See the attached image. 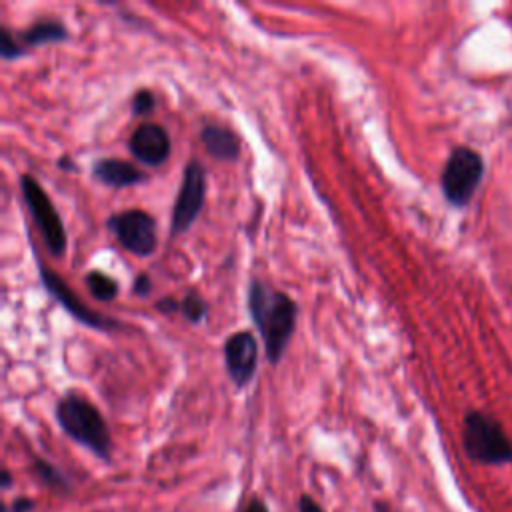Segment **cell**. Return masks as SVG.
<instances>
[{
  "label": "cell",
  "mask_w": 512,
  "mask_h": 512,
  "mask_svg": "<svg viewBox=\"0 0 512 512\" xmlns=\"http://www.w3.org/2000/svg\"><path fill=\"white\" fill-rule=\"evenodd\" d=\"M374 512H390V508L384 502H374Z\"/></svg>",
  "instance_id": "d4e9b609"
},
{
  "label": "cell",
  "mask_w": 512,
  "mask_h": 512,
  "mask_svg": "<svg viewBox=\"0 0 512 512\" xmlns=\"http://www.w3.org/2000/svg\"><path fill=\"white\" fill-rule=\"evenodd\" d=\"M108 230L116 236L118 244L134 256H150L158 244L154 218L138 208L116 212L108 218Z\"/></svg>",
  "instance_id": "ba28073f"
},
{
  "label": "cell",
  "mask_w": 512,
  "mask_h": 512,
  "mask_svg": "<svg viewBox=\"0 0 512 512\" xmlns=\"http://www.w3.org/2000/svg\"><path fill=\"white\" fill-rule=\"evenodd\" d=\"M24 52H26V50L18 44L16 36H14L8 28H2V30H0V54H2V58H4L6 62H8V60H16V58H20Z\"/></svg>",
  "instance_id": "e0dca14e"
},
{
  "label": "cell",
  "mask_w": 512,
  "mask_h": 512,
  "mask_svg": "<svg viewBox=\"0 0 512 512\" xmlns=\"http://www.w3.org/2000/svg\"><path fill=\"white\" fill-rule=\"evenodd\" d=\"M246 302L250 318L264 342L268 362L278 364L296 328V302L286 292L276 290L258 278L250 280Z\"/></svg>",
  "instance_id": "6da1fadb"
},
{
  "label": "cell",
  "mask_w": 512,
  "mask_h": 512,
  "mask_svg": "<svg viewBox=\"0 0 512 512\" xmlns=\"http://www.w3.org/2000/svg\"><path fill=\"white\" fill-rule=\"evenodd\" d=\"M134 294L138 296H146L150 290H152V282H150V276L148 274H138L136 280H134Z\"/></svg>",
  "instance_id": "7402d4cb"
},
{
  "label": "cell",
  "mask_w": 512,
  "mask_h": 512,
  "mask_svg": "<svg viewBox=\"0 0 512 512\" xmlns=\"http://www.w3.org/2000/svg\"><path fill=\"white\" fill-rule=\"evenodd\" d=\"M206 202V170L200 160L192 158L182 174V182L174 200L170 218V236L186 232L198 218Z\"/></svg>",
  "instance_id": "52a82bcc"
},
{
  "label": "cell",
  "mask_w": 512,
  "mask_h": 512,
  "mask_svg": "<svg viewBox=\"0 0 512 512\" xmlns=\"http://www.w3.org/2000/svg\"><path fill=\"white\" fill-rule=\"evenodd\" d=\"M24 50L32 48V46H42V44H54V42H62L68 38V28L54 18L48 20H38L32 26L24 28L18 34Z\"/></svg>",
  "instance_id": "4fadbf2b"
},
{
  "label": "cell",
  "mask_w": 512,
  "mask_h": 512,
  "mask_svg": "<svg viewBox=\"0 0 512 512\" xmlns=\"http://www.w3.org/2000/svg\"><path fill=\"white\" fill-rule=\"evenodd\" d=\"M200 140L206 152L220 162H236L240 158V138L234 130L220 124H206L200 130Z\"/></svg>",
  "instance_id": "8fae6325"
},
{
  "label": "cell",
  "mask_w": 512,
  "mask_h": 512,
  "mask_svg": "<svg viewBox=\"0 0 512 512\" xmlns=\"http://www.w3.org/2000/svg\"><path fill=\"white\" fill-rule=\"evenodd\" d=\"M222 352H224L226 374L230 376V380L238 388L246 386L254 378L256 366H258L256 336L250 330L234 332L226 338Z\"/></svg>",
  "instance_id": "9c48e42d"
},
{
  "label": "cell",
  "mask_w": 512,
  "mask_h": 512,
  "mask_svg": "<svg viewBox=\"0 0 512 512\" xmlns=\"http://www.w3.org/2000/svg\"><path fill=\"white\" fill-rule=\"evenodd\" d=\"M462 446L468 458L478 464L498 466L512 462V440L502 424L482 410L466 412L462 424Z\"/></svg>",
  "instance_id": "3957f363"
},
{
  "label": "cell",
  "mask_w": 512,
  "mask_h": 512,
  "mask_svg": "<svg viewBox=\"0 0 512 512\" xmlns=\"http://www.w3.org/2000/svg\"><path fill=\"white\" fill-rule=\"evenodd\" d=\"M34 474L50 488H56V490H68L70 488L66 476L54 464H50L42 458H34Z\"/></svg>",
  "instance_id": "9a60e30c"
},
{
  "label": "cell",
  "mask_w": 512,
  "mask_h": 512,
  "mask_svg": "<svg viewBox=\"0 0 512 512\" xmlns=\"http://www.w3.org/2000/svg\"><path fill=\"white\" fill-rule=\"evenodd\" d=\"M20 192H22V200H24V204L34 220V226L40 232L48 252L54 258L64 256L66 230H64L58 210L54 208L52 200L48 198V194L44 192L40 182L30 174H22L20 176Z\"/></svg>",
  "instance_id": "5b68a950"
},
{
  "label": "cell",
  "mask_w": 512,
  "mask_h": 512,
  "mask_svg": "<svg viewBox=\"0 0 512 512\" xmlns=\"http://www.w3.org/2000/svg\"><path fill=\"white\" fill-rule=\"evenodd\" d=\"M34 500L28 498V496H20V498H14L12 504H4L2 512H32L34 508Z\"/></svg>",
  "instance_id": "d6986e66"
},
{
  "label": "cell",
  "mask_w": 512,
  "mask_h": 512,
  "mask_svg": "<svg viewBox=\"0 0 512 512\" xmlns=\"http://www.w3.org/2000/svg\"><path fill=\"white\" fill-rule=\"evenodd\" d=\"M12 486V474H10V470H2V480H0V488H4V490H8Z\"/></svg>",
  "instance_id": "cb8c5ba5"
},
{
  "label": "cell",
  "mask_w": 512,
  "mask_h": 512,
  "mask_svg": "<svg viewBox=\"0 0 512 512\" xmlns=\"http://www.w3.org/2000/svg\"><path fill=\"white\" fill-rule=\"evenodd\" d=\"M90 294L98 300V302H110L116 298L118 294V282L114 278H110L108 274L100 272V270H90L84 278Z\"/></svg>",
  "instance_id": "5bb4252c"
},
{
  "label": "cell",
  "mask_w": 512,
  "mask_h": 512,
  "mask_svg": "<svg viewBox=\"0 0 512 512\" xmlns=\"http://www.w3.org/2000/svg\"><path fill=\"white\" fill-rule=\"evenodd\" d=\"M298 512H324V508L308 494H302L298 500Z\"/></svg>",
  "instance_id": "44dd1931"
},
{
  "label": "cell",
  "mask_w": 512,
  "mask_h": 512,
  "mask_svg": "<svg viewBox=\"0 0 512 512\" xmlns=\"http://www.w3.org/2000/svg\"><path fill=\"white\" fill-rule=\"evenodd\" d=\"M56 420L66 436L102 460H110L112 438L102 412L76 392L64 394L56 404Z\"/></svg>",
  "instance_id": "7a4b0ae2"
},
{
  "label": "cell",
  "mask_w": 512,
  "mask_h": 512,
  "mask_svg": "<svg viewBox=\"0 0 512 512\" xmlns=\"http://www.w3.org/2000/svg\"><path fill=\"white\" fill-rule=\"evenodd\" d=\"M130 108H132L134 116H146L156 108V98L148 88H142V90L134 92Z\"/></svg>",
  "instance_id": "ac0fdd59"
},
{
  "label": "cell",
  "mask_w": 512,
  "mask_h": 512,
  "mask_svg": "<svg viewBox=\"0 0 512 512\" xmlns=\"http://www.w3.org/2000/svg\"><path fill=\"white\" fill-rule=\"evenodd\" d=\"M484 178V160L470 146H456L448 154L442 174L440 188L448 204L454 208H466L474 198Z\"/></svg>",
  "instance_id": "277c9868"
},
{
  "label": "cell",
  "mask_w": 512,
  "mask_h": 512,
  "mask_svg": "<svg viewBox=\"0 0 512 512\" xmlns=\"http://www.w3.org/2000/svg\"><path fill=\"white\" fill-rule=\"evenodd\" d=\"M156 308H158L160 312H164V314H172V312L180 310V302H178L176 298H172V296H166V298H160V300L156 302Z\"/></svg>",
  "instance_id": "603a6c76"
},
{
  "label": "cell",
  "mask_w": 512,
  "mask_h": 512,
  "mask_svg": "<svg viewBox=\"0 0 512 512\" xmlns=\"http://www.w3.org/2000/svg\"><path fill=\"white\" fill-rule=\"evenodd\" d=\"M128 150L130 154L148 166H158L162 164L172 150L170 136L164 126L154 124V122H144L128 138Z\"/></svg>",
  "instance_id": "30bf717a"
},
{
  "label": "cell",
  "mask_w": 512,
  "mask_h": 512,
  "mask_svg": "<svg viewBox=\"0 0 512 512\" xmlns=\"http://www.w3.org/2000/svg\"><path fill=\"white\" fill-rule=\"evenodd\" d=\"M238 512H270V510H268V506H266V502H264L262 498L254 496V498H250L248 502L240 504Z\"/></svg>",
  "instance_id": "ffe728a7"
},
{
  "label": "cell",
  "mask_w": 512,
  "mask_h": 512,
  "mask_svg": "<svg viewBox=\"0 0 512 512\" xmlns=\"http://www.w3.org/2000/svg\"><path fill=\"white\" fill-rule=\"evenodd\" d=\"M92 176L112 188H126L142 182L146 174L136 168L132 162L120 158H100L92 166Z\"/></svg>",
  "instance_id": "7c38bea8"
},
{
  "label": "cell",
  "mask_w": 512,
  "mask_h": 512,
  "mask_svg": "<svg viewBox=\"0 0 512 512\" xmlns=\"http://www.w3.org/2000/svg\"><path fill=\"white\" fill-rule=\"evenodd\" d=\"M32 252H34V258H36V268H38V276H40V282L44 286V290L74 318L78 320L80 324L88 326V328H94V330H102V332H112L116 328H120V322L116 318H110L106 314H100L96 310H90L74 292L72 288L68 286L66 280H62L52 268L44 266L40 256L36 254V248L32 246Z\"/></svg>",
  "instance_id": "8992f818"
},
{
  "label": "cell",
  "mask_w": 512,
  "mask_h": 512,
  "mask_svg": "<svg viewBox=\"0 0 512 512\" xmlns=\"http://www.w3.org/2000/svg\"><path fill=\"white\" fill-rule=\"evenodd\" d=\"M180 312L186 320L198 324L206 318L208 314V304L206 300L198 294V292H188L182 300H180Z\"/></svg>",
  "instance_id": "2e32d148"
}]
</instances>
